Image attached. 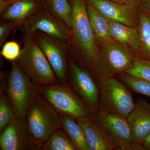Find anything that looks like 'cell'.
<instances>
[{
    "instance_id": "277c9868",
    "label": "cell",
    "mask_w": 150,
    "mask_h": 150,
    "mask_svg": "<svg viewBox=\"0 0 150 150\" xmlns=\"http://www.w3.org/2000/svg\"><path fill=\"white\" fill-rule=\"evenodd\" d=\"M31 33H26L17 60L28 77L39 86L56 83V76L48 59Z\"/></svg>"
},
{
    "instance_id": "8992f818",
    "label": "cell",
    "mask_w": 150,
    "mask_h": 150,
    "mask_svg": "<svg viewBox=\"0 0 150 150\" xmlns=\"http://www.w3.org/2000/svg\"><path fill=\"white\" fill-rule=\"evenodd\" d=\"M40 88L41 96L59 114L76 118L92 115L83 100L64 83L48 85Z\"/></svg>"
},
{
    "instance_id": "9c48e42d",
    "label": "cell",
    "mask_w": 150,
    "mask_h": 150,
    "mask_svg": "<svg viewBox=\"0 0 150 150\" xmlns=\"http://www.w3.org/2000/svg\"><path fill=\"white\" fill-rule=\"evenodd\" d=\"M69 66L70 85L87 105L94 117L100 107L98 84L90 73L78 66L71 59L69 61Z\"/></svg>"
},
{
    "instance_id": "ac0fdd59",
    "label": "cell",
    "mask_w": 150,
    "mask_h": 150,
    "mask_svg": "<svg viewBox=\"0 0 150 150\" xmlns=\"http://www.w3.org/2000/svg\"><path fill=\"white\" fill-rule=\"evenodd\" d=\"M36 6L33 0H17L3 12L2 19L13 23L22 21L34 12Z\"/></svg>"
},
{
    "instance_id": "f546056e",
    "label": "cell",
    "mask_w": 150,
    "mask_h": 150,
    "mask_svg": "<svg viewBox=\"0 0 150 150\" xmlns=\"http://www.w3.org/2000/svg\"><path fill=\"white\" fill-rule=\"evenodd\" d=\"M17 0H0V11L1 13H3L6 9Z\"/></svg>"
},
{
    "instance_id": "30bf717a",
    "label": "cell",
    "mask_w": 150,
    "mask_h": 150,
    "mask_svg": "<svg viewBox=\"0 0 150 150\" xmlns=\"http://www.w3.org/2000/svg\"><path fill=\"white\" fill-rule=\"evenodd\" d=\"M1 131L0 150H39L28 130L25 118L17 117Z\"/></svg>"
},
{
    "instance_id": "d4e9b609",
    "label": "cell",
    "mask_w": 150,
    "mask_h": 150,
    "mask_svg": "<svg viewBox=\"0 0 150 150\" xmlns=\"http://www.w3.org/2000/svg\"><path fill=\"white\" fill-rule=\"evenodd\" d=\"M16 115L8 98L2 96L0 98V130L2 131L15 118Z\"/></svg>"
},
{
    "instance_id": "8fae6325",
    "label": "cell",
    "mask_w": 150,
    "mask_h": 150,
    "mask_svg": "<svg viewBox=\"0 0 150 150\" xmlns=\"http://www.w3.org/2000/svg\"><path fill=\"white\" fill-rule=\"evenodd\" d=\"M69 28L59 18L46 12L38 14L29 19L24 26L25 33L32 34L36 30H40L62 43L70 40Z\"/></svg>"
},
{
    "instance_id": "7a4b0ae2",
    "label": "cell",
    "mask_w": 150,
    "mask_h": 150,
    "mask_svg": "<svg viewBox=\"0 0 150 150\" xmlns=\"http://www.w3.org/2000/svg\"><path fill=\"white\" fill-rule=\"evenodd\" d=\"M72 10L71 29L78 56L84 65L92 69L98 51L92 30L84 0H71Z\"/></svg>"
},
{
    "instance_id": "4dcf8cb0",
    "label": "cell",
    "mask_w": 150,
    "mask_h": 150,
    "mask_svg": "<svg viewBox=\"0 0 150 150\" xmlns=\"http://www.w3.org/2000/svg\"><path fill=\"white\" fill-rule=\"evenodd\" d=\"M140 4L145 9L150 13V0H141Z\"/></svg>"
},
{
    "instance_id": "2e32d148",
    "label": "cell",
    "mask_w": 150,
    "mask_h": 150,
    "mask_svg": "<svg viewBox=\"0 0 150 150\" xmlns=\"http://www.w3.org/2000/svg\"><path fill=\"white\" fill-rule=\"evenodd\" d=\"M76 119L90 150H112L97 126L93 116L90 114Z\"/></svg>"
},
{
    "instance_id": "44dd1931",
    "label": "cell",
    "mask_w": 150,
    "mask_h": 150,
    "mask_svg": "<svg viewBox=\"0 0 150 150\" xmlns=\"http://www.w3.org/2000/svg\"><path fill=\"white\" fill-rule=\"evenodd\" d=\"M43 150H78L63 129L54 132L43 145Z\"/></svg>"
},
{
    "instance_id": "603a6c76",
    "label": "cell",
    "mask_w": 150,
    "mask_h": 150,
    "mask_svg": "<svg viewBox=\"0 0 150 150\" xmlns=\"http://www.w3.org/2000/svg\"><path fill=\"white\" fill-rule=\"evenodd\" d=\"M125 73L150 82V60L135 57L132 66Z\"/></svg>"
},
{
    "instance_id": "4316f807",
    "label": "cell",
    "mask_w": 150,
    "mask_h": 150,
    "mask_svg": "<svg viewBox=\"0 0 150 150\" xmlns=\"http://www.w3.org/2000/svg\"><path fill=\"white\" fill-rule=\"evenodd\" d=\"M13 23L8 22L0 25V46H3L6 37L12 28Z\"/></svg>"
},
{
    "instance_id": "3957f363",
    "label": "cell",
    "mask_w": 150,
    "mask_h": 150,
    "mask_svg": "<svg viewBox=\"0 0 150 150\" xmlns=\"http://www.w3.org/2000/svg\"><path fill=\"white\" fill-rule=\"evenodd\" d=\"M25 121L28 130L39 150L54 132L62 128L60 114L41 94L30 105Z\"/></svg>"
},
{
    "instance_id": "83f0119b",
    "label": "cell",
    "mask_w": 150,
    "mask_h": 150,
    "mask_svg": "<svg viewBox=\"0 0 150 150\" xmlns=\"http://www.w3.org/2000/svg\"><path fill=\"white\" fill-rule=\"evenodd\" d=\"M114 2L123 5L139 6L141 0H109Z\"/></svg>"
},
{
    "instance_id": "5bb4252c",
    "label": "cell",
    "mask_w": 150,
    "mask_h": 150,
    "mask_svg": "<svg viewBox=\"0 0 150 150\" xmlns=\"http://www.w3.org/2000/svg\"><path fill=\"white\" fill-rule=\"evenodd\" d=\"M38 43L48 59L56 78L61 83H65L67 79V61L64 48L55 40L48 38H38Z\"/></svg>"
},
{
    "instance_id": "1f68e13d",
    "label": "cell",
    "mask_w": 150,
    "mask_h": 150,
    "mask_svg": "<svg viewBox=\"0 0 150 150\" xmlns=\"http://www.w3.org/2000/svg\"><path fill=\"white\" fill-rule=\"evenodd\" d=\"M142 144L146 149V150H150V133L146 137L144 141L142 143Z\"/></svg>"
},
{
    "instance_id": "e0dca14e",
    "label": "cell",
    "mask_w": 150,
    "mask_h": 150,
    "mask_svg": "<svg viewBox=\"0 0 150 150\" xmlns=\"http://www.w3.org/2000/svg\"><path fill=\"white\" fill-rule=\"evenodd\" d=\"M87 10L91 26L98 45L102 46L110 42L112 39L109 32L108 19L88 1Z\"/></svg>"
},
{
    "instance_id": "5b68a950",
    "label": "cell",
    "mask_w": 150,
    "mask_h": 150,
    "mask_svg": "<svg viewBox=\"0 0 150 150\" xmlns=\"http://www.w3.org/2000/svg\"><path fill=\"white\" fill-rule=\"evenodd\" d=\"M11 62L7 88L8 98L17 117L25 118L33 100L41 94V88L28 77L18 62Z\"/></svg>"
},
{
    "instance_id": "52a82bcc",
    "label": "cell",
    "mask_w": 150,
    "mask_h": 150,
    "mask_svg": "<svg viewBox=\"0 0 150 150\" xmlns=\"http://www.w3.org/2000/svg\"><path fill=\"white\" fill-rule=\"evenodd\" d=\"M99 109L127 118L135 102L128 87L115 77L107 78L99 86Z\"/></svg>"
},
{
    "instance_id": "6da1fadb",
    "label": "cell",
    "mask_w": 150,
    "mask_h": 150,
    "mask_svg": "<svg viewBox=\"0 0 150 150\" xmlns=\"http://www.w3.org/2000/svg\"><path fill=\"white\" fill-rule=\"evenodd\" d=\"M100 46L92 69L98 86L107 78L126 72L135 58L128 46L113 39Z\"/></svg>"
},
{
    "instance_id": "7402d4cb",
    "label": "cell",
    "mask_w": 150,
    "mask_h": 150,
    "mask_svg": "<svg viewBox=\"0 0 150 150\" xmlns=\"http://www.w3.org/2000/svg\"><path fill=\"white\" fill-rule=\"evenodd\" d=\"M116 78L135 92L150 98V82L149 81L125 72L117 75Z\"/></svg>"
},
{
    "instance_id": "7c38bea8",
    "label": "cell",
    "mask_w": 150,
    "mask_h": 150,
    "mask_svg": "<svg viewBox=\"0 0 150 150\" xmlns=\"http://www.w3.org/2000/svg\"><path fill=\"white\" fill-rule=\"evenodd\" d=\"M87 1L109 20L137 28L138 6L121 4L109 0H87Z\"/></svg>"
},
{
    "instance_id": "ffe728a7",
    "label": "cell",
    "mask_w": 150,
    "mask_h": 150,
    "mask_svg": "<svg viewBox=\"0 0 150 150\" xmlns=\"http://www.w3.org/2000/svg\"><path fill=\"white\" fill-rule=\"evenodd\" d=\"M137 29L142 43V58L150 60V17L143 13L139 14Z\"/></svg>"
},
{
    "instance_id": "d6986e66",
    "label": "cell",
    "mask_w": 150,
    "mask_h": 150,
    "mask_svg": "<svg viewBox=\"0 0 150 150\" xmlns=\"http://www.w3.org/2000/svg\"><path fill=\"white\" fill-rule=\"evenodd\" d=\"M62 129L79 150H90L82 130L76 119L71 115L60 114Z\"/></svg>"
},
{
    "instance_id": "f1b7e54d",
    "label": "cell",
    "mask_w": 150,
    "mask_h": 150,
    "mask_svg": "<svg viewBox=\"0 0 150 150\" xmlns=\"http://www.w3.org/2000/svg\"><path fill=\"white\" fill-rule=\"evenodd\" d=\"M146 149L142 144L134 142L133 144L126 147L123 150H145Z\"/></svg>"
},
{
    "instance_id": "ba28073f",
    "label": "cell",
    "mask_w": 150,
    "mask_h": 150,
    "mask_svg": "<svg viewBox=\"0 0 150 150\" xmlns=\"http://www.w3.org/2000/svg\"><path fill=\"white\" fill-rule=\"evenodd\" d=\"M94 121L112 150H123L135 142L127 118L99 109Z\"/></svg>"
},
{
    "instance_id": "4fadbf2b",
    "label": "cell",
    "mask_w": 150,
    "mask_h": 150,
    "mask_svg": "<svg viewBox=\"0 0 150 150\" xmlns=\"http://www.w3.org/2000/svg\"><path fill=\"white\" fill-rule=\"evenodd\" d=\"M127 119L135 142L142 144L150 133V103L138 98Z\"/></svg>"
},
{
    "instance_id": "cb8c5ba5",
    "label": "cell",
    "mask_w": 150,
    "mask_h": 150,
    "mask_svg": "<svg viewBox=\"0 0 150 150\" xmlns=\"http://www.w3.org/2000/svg\"><path fill=\"white\" fill-rule=\"evenodd\" d=\"M51 6L56 16L70 28L72 19V10L68 1L51 0Z\"/></svg>"
},
{
    "instance_id": "484cf974",
    "label": "cell",
    "mask_w": 150,
    "mask_h": 150,
    "mask_svg": "<svg viewBox=\"0 0 150 150\" xmlns=\"http://www.w3.org/2000/svg\"><path fill=\"white\" fill-rule=\"evenodd\" d=\"M21 49L18 43L11 41L4 44L1 51V55L9 61H16L19 57Z\"/></svg>"
},
{
    "instance_id": "9a60e30c",
    "label": "cell",
    "mask_w": 150,
    "mask_h": 150,
    "mask_svg": "<svg viewBox=\"0 0 150 150\" xmlns=\"http://www.w3.org/2000/svg\"><path fill=\"white\" fill-rule=\"evenodd\" d=\"M108 21L111 38L128 46L134 53L138 54L137 57L141 58L142 43L137 28L128 26L109 20Z\"/></svg>"
}]
</instances>
